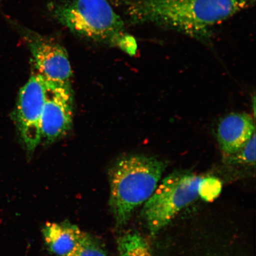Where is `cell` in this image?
Segmentation results:
<instances>
[{"label": "cell", "mask_w": 256, "mask_h": 256, "mask_svg": "<svg viewBox=\"0 0 256 256\" xmlns=\"http://www.w3.org/2000/svg\"><path fill=\"white\" fill-rule=\"evenodd\" d=\"M132 24H150L170 28L201 41L210 39L211 30L255 0H122Z\"/></svg>", "instance_id": "cell-1"}, {"label": "cell", "mask_w": 256, "mask_h": 256, "mask_svg": "<svg viewBox=\"0 0 256 256\" xmlns=\"http://www.w3.org/2000/svg\"><path fill=\"white\" fill-rule=\"evenodd\" d=\"M167 167V162L144 154L124 156L115 163L110 172V204L118 226L126 225L152 196Z\"/></svg>", "instance_id": "cell-2"}, {"label": "cell", "mask_w": 256, "mask_h": 256, "mask_svg": "<svg viewBox=\"0 0 256 256\" xmlns=\"http://www.w3.org/2000/svg\"><path fill=\"white\" fill-rule=\"evenodd\" d=\"M54 18L80 37L116 47L124 23L107 0H65L48 6Z\"/></svg>", "instance_id": "cell-3"}, {"label": "cell", "mask_w": 256, "mask_h": 256, "mask_svg": "<svg viewBox=\"0 0 256 256\" xmlns=\"http://www.w3.org/2000/svg\"><path fill=\"white\" fill-rule=\"evenodd\" d=\"M202 177L188 170H176L159 183L144 204L142 215L147 228L155 236L180 210L199 197L198 186Z\"/></svg>", "instance_id": "cell-4"}, {"label": "cell", "mask_w": 256, "mask_h": 256, "mask_svg": "<svg viewBox=\"0 0 256 256\" xmlns=\"http://www.w3.org/2000/svg\"><path fill=\"white\" fill-rule=\"evenodd\" d=\"M18 28L33 57L37 73L50 84L71 86L72 66L62 44L28 28Z\"/></svg>", "instance_id": "cell-5"}, {"label": "cell", "mask_w": 256, "mask_h": 256, "mask_svg": "<svg viewBox=\"0 0 256 256\" xmlns=\"http://www.w3.org/2000/svg\"><path fill=\"white\" fill-rule=\"evenodd\" d=\"M46 91V81L39 74L35 73L19 94L15 120L22 142L30 152H34L42 142L40 121Z\"/></svg>", "instance_id": "cell-6"}, {"label": "cell", "mask_w": 256, "mask_h": 256, "mask_svg": "<svg viewBox=\"0 0 256 256\" xmlns=\"http://www.w3.org/2000/svg\"><path fill=\"white\" fill-rule=\"evenodd\" d=\"M72 120L71 86L46 82V98L40 121L41 142L44 140L50 142L62 138L71 129Z\"/></svg>", "instance_id": "cell-7"}, {"label": "cell", "mask_w": 256, "mask_h": 256, "mask_svg": "<svg viewBox=\"0 0 256 256\" xmlns=\"http://www.w3.org/2000/svg\"><path fill=\"white\" fill-rule=\"evenodd\" d=\"M255 133V124L250 115L232 113L220 122L218 140L222 152L228 156L242 148Z\"/></svg>", "instance_id": "cell-8"}, {"label": "cell", "mask_w": 256, "mask_h": 256, "mask_svg": "<svg viewBox=\"0 0 256 256\" xmlns=\"http://www.w3.org/2000/svg\"><path fill=\"white\" fill-rule=\"evenodd\" d=\"M82 232L79 227L68 222H47L42 228L46 247L56 256L68 254L82 238Z\"/></svg>", "instance_id": "cell-9"}, {"label": "cell", "mask_w": 256, "mask_h": 256, "mask_svg": "<svg viewBox=\"0 0 256 256\" xmlns=\"http://www.w3.org/2000/svg\"><path fill=\"white\" fill-rule=\"evenodd\" d=\"M119 256H153L148 242L138 232H130L118 241Z\"/></svg>", "instance_id": "cell-10"}, {"label": "cell", "mask_w": 256, "mask_h": 256, "mask_svg": "<svg viewBox=\"0 0 256 256\" xmlns=\"http://www.w3.org/2000/svg\"><path fill=\"white\" fill-rule=\"evenodd\" d=\"M64 256H108L100 242L88 234L83 232L78 244Z\"/></svg>", "instance_id": "cell-11"}, {"label": "cell", "mask_w": 256, "mask_h": 256, "mask_svg": "<svg viewBox=\"0 0 256 256\" xmlns=\"http://www.w3.org/2000/svg\"><path fill=\"white\" fill-rule=\"evenodd\" d=\"M226 162L230 165H256V133L238 152L228 156Z\"/></svg>", "instance_id": "cell-12"}, {"label": "cell", "mask_w": 256, "mask_h": 256, "mask_svg": "<svg viewBox=\"0 0 256 256\" xmlns=\"http://www.w3.org/2000/svg\"><path fill=\"white\" fill-rule=\"evenodd\" d=\"M222 188V182L214 176L202 178L198 186V194L202 200L213 201L218 197Z\"/></svg>", "instance_id": "cell-13"}]
</instances>
